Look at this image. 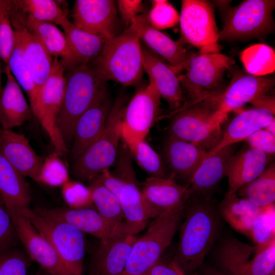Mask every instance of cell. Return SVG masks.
Listing matches in <instances>:
<instances>
[{"label":"cell","mask_w":275,"mask_h":275,"mask_svg":"<svg viewBox=\"0 0 275 275\" xmlns=\"http://www.w3.org/2000/svg\"><path fill=\"white\" fill-rule=\"evenodd\" d=\"M197 197L188 207L186 205L174 260L185 275H191L202 264L219 228L218 213L208 197Z\"/></svg>","instance_id":"6da1fadb"},{"label":"cell","mask_w":275,"mask_h":275,"mask_svg":"<svg viewBox=\"0 0 275 275\" xmlns=\"http://www.w3.org/2000/svg\"><path fill=\"white\" fill-rule=\"evenodd\" d=\"M220 94L186 103L171 112L169 136L199 145L207 152L212 149L220 140L221 125L227 118L221 109Z\"/></svg>","instance_id":"7a4b0ae2"},{"label":"cell","mask_w":275,"mask_h":275,"mask_svg":"<svg viewBox=\"0 0 275 275\" xmlns=\"http://www.w3.org/2000/svg\"><path fill=\"white\" fill-rule=\"evenodd\" d=\"M91 66L106 81L134 86L141 80L144 69L142 46L137 33L130 27L107 40Z\"/></svg>","instance_id":"3957f363"},{"label":"cell","mask_w":275,"mask_h":275,"mask_svg":"<svg viewBox=\"0 0 275 275\" xmlns=\"http://www.w3.org/2000/svg\"><path fill=\"white\" fill-rule=\"evenodd\" d=\"M65 92L57 126L67 146L72 141L78 118L107 91V81L89 65L65 71Z\"/></svg>","instance_id":"277c9868"},{"label":"cell","mask_w":275,"mask_h":275,"mask_svg":"<svg viewBox=\"0 0 275 275\" xmlns=\"http://www.w3.org/2000/svg\"><path fill=\"white\" fill-rule=\"evenodd\" d=\"M187 202L154 218L146 232L133 244L122 275L145 273L160 260L180 225Z\"/></svg>","instance_id":"5b68a950"},{"label":"cell","mask_w":275,"mask_h":275,"mask_svg":"<svg viewBox=\"0 0 275 275\" xmlns=\"http://www.w3.org/2000/svg\"><path fill=\"white\" fill-rule=\"evenodd\" d=\"M125 100L117 99L100 136L74 161L72 171L78 180L90 181L115 164L121 141Z\"/></svg>","instance_id":"8992f818"},{"label":"cell","mask_w":275,"mask_h":275,"mask_svg":"<svg viewBox=\"0 0 275 275\" xmlns=\"http://www.w3.org/2000/svg\"><path fill=\"white\" fill-rule=\"evenodd\" d=\"M215 257L225 275H269L275 271V237L259 245L228 237L218 246Z\"/></svg>","instance_id":"52a82bcc"},{"label":"cell","mask_w":275,"mask_h":275,"mask_svg":"<svg viewBox=\"0 0 275 275\" xmlns=\"http://www.w3.org/2000/svg\"><path fill=\"white\" fill-rule=\"evenodd\" d=\"M19 212L49 241L70 275H83L84 233L67 223L40 214L30 208Z\"/></svg>","instance_id":"ba28073f"},{"label":"cell","mask_w":275,"mask_h":275,"mask_svg":"<svg viewBox=\"0 0 275 275\" xmlns=\"http://www.w3.org/2000/svg\"><path fill=\"white\" fill-rule=\"evenodd\" d=\"M232 64L233 59L220 53H191L183 64L184 74L178 75L188 96L185 103L222 93L224 72Z\"/></svg>","instance_id":"9c48e42d"},{"label":"cell","mask_w":275,"mask_h":275,"mask_svg":"<svg viewBox=\"0 0 275 275\" xmlns=\"http://www.w3.org/2000/svg\"><path fill=\"white\" fill-rule=\"evenodd\" d=\"M180 37L178 41L199 49V53H219V32L212 4L204 0L182 1Z\"/></svg>","instance_id":"30bf717a"},{"label":"cell","mask_w":275,"mask_h":275,"mask_svg":"<svg viewBox=\"0 0 275 275\" xmlns=\"http://www.w3.org/2000/svg\"><path fill=\"white\" fill-rule=\"evenodd\" d=\"M272 0H246L231 8L219 39L232 40L264 35L273 28Z\"/></svg>","instance_id":"8fae6325"},{"label":"cell","mask_w":275,"mask_h":275,"mask_svg":"<svg viewBox=\"0 0 275 275\" xmlns=\"http://www.w3.org/2000/svg\"><path fill=\"white\" fill-rule=\"evenodd\" d=\"M161 97L152 81L141 87L125 105L122 125V140L129 146L144 140L158 119Z\"/></svg>","instance_id":"7c38bea8"},{"label":"cell","mask_w":275,"mask_h":275,"mask_svg":"<svg viewBox=\"0 0 275 275\" xmlns=\"http://www.w3.org/2000/svg\"><path fill=\"white\" fill-rule=\"evenodd\" d=\"M66 88L65 71L60 60L54 58L49 76L40 91V108L37 117L48 135L55 152L61 156L68 148L57 126Z\"/></svg>","instance_id":"4fadbf2b"},{"label":"cell","mask_w":275,"mask_h":275,"mask_svg":"<svg viewBox=\"0 0 275 275\" xmlns=\"http://www.w3.org/2000/svg\"><path fill=\"white\" fill-rule=\"evenodd\" d=\"M72 23L91 34L110 39L120 33V22L113 0H76Z\"/></svg>","instance_id":"5bb4252c"},{"label":"cell","mask_w":275,"mask_h":275,"mask_svg":"<svg viewBox=\"0 0 275 275\" xmlns=\"http://www.w3.org/2000/svg\"><path fill=\"white\" fill-rule=\"evenodd\" d=\"M34 210L40 214L70 225L84 233L91 234L100 242H106L121 234H129L125 223L122 225L112 224L92 207L37 208Z\"/></svg>","instance_id":"9a60e30c"},{"label":"cell","mask_w":275,"mask_h":275,"mask_svg":"<svg viewBox=\"0 0 275 275\" xmlns=\"http://www.w3.org/2000/svg\"><path fill=\"white\" fill-rule=\"evenodd\" d=\"M15 232L29 257L52 275H70L49 241L20 212L11 216Z\"/></svg>","instance_id":"2e32d148"},{"label":"cell","mask_w":275,"mask_h":275,"mask_svg":"<svg viewBox=\"0 0 275 275\" xmlns=\"http://www.w3.org/2000/svg\"><path fill=\"white\" fill-rule=\"evenodd\" d=\"M144 71L156 86L161 98L168 104L171 112L185 103L181 84L174 68L151 50L142 46Z\"/></svg>","instance_id":"e0dca14e"},{"label":"cell","mask_w":275,"mask_h":275,"mask_svg":"<svg viewBox=\"0 0 275 275\" xmlns=\"http://www.w3.org/2000/svg\"><path fill=\"white\" fill-rule=\"evenodd\" d=\"M113 105L106 91L78 118L74 129L70 151L74 161L100 136Z\"/></svg>","instance_id":"ac0fdd59"},{"label":"cell","mask_w":275,"mask_h":275,"mask_svg":"<svg viewBox=\"0 0 275 275\" xmlns=\"http://www.w3.org/2000/svg\"><path fill=\"white\" fill-rule=\"evenodd\" d=\"M207 153L199 145L169 136L162 146L161 156L165 170L167 169L170 172L168 177L188 183Z\"/></svg>","instance_id":"d6986e66"},{"label":"cell","mask_w":275,"mask_h":275,"mask_svg":"<svg viewBox=\"0 0 275 275\" xmlns=\"http://www.w3.org/2000/svg\"><path fill=\"white\" fill-rule=\"evenodd\" d=\"M274 85L272 77L256 76L238 71L233 74L228 87L219 95L221 109L228 117L247 103L266 93Z\"/></svg>","instance_id":"ffe728a7"},{"label":"cell","mask_w":275,"mask_h":275,"mask_svg":"<svg viewBox=\"0 0 275 275\" xmlns=\"http://www.w3.org/2000/svg\"><path fill=\"white\" fill-rule=\"evenodd\" d=\"M0 153L23 176L40 183L43 161L23 134L0 127Z\"/></svg>","instance_id":"44dd1931"},{"label":"cell","mask_w":275,"mask_h":275,"mask_svg":"<svg viewBox=\"0 0 275 275\" xmlns=\"http://www.w3.org/2000/svg\"><path fill=\"white\" fill-rule=\"evenodd\" d=\"M17 40L22 48L23 56L40 93L49 76L54 58L48 53L40 41L25 27L23 16L10 17Z\"/></svg>","instance_id":"7402d4cb"},{"label":"cell","mask_w":275,"mask_h":275,"mask_svg":"<svg viewBox=\"0 0 275 275\" xmlns=\"http://www.w3.org/2000/svg\"><path fill=\"white\" fill-rule=\"evenodd\" d=\"M141 188L153 218L187 202L191 196L188 185H182L170 178L149 177L142 183Z\"/></svg>","instance_id":"603a6c76"},{"label":"cell","mask_w":275,"mask_h":275,"mask_svg":"<svg viewBox=\"0 0 275 275\" xmlns=\"http://www.w3.org/2000/svg\"><path fill=\"white\" fill-rule=\"evenodd\" d=\"M130 26L150 50L173 67L178 74L182 71L183 64L191 53L183 45L151 26L144 15L136 16Z\"/></svg>","instance_id":"cb8c5ba5"},{"label":"cell","mask_w":275,"mask_h":275,"mask_svg":"<svg viewBox=\"0 0 275 275\" xmlns=\"http://www.w3.org/2000/svg\"><path fill=\"white\" fill-rule=\"evenodd\" d=\"M68 47V53L61 62L65 71L93 63L101 52L106 39L88 33L75 26L67 17L61 23Z\"/></svg>","instance_id":"d4e9b609"},{"label":"cell","mask_w":275,"mask_h":275,"mask_svg":"<svg viewBox=\"0 0 275 275\" xmlns=\"http://www.w3.org/2000/svg\"><path fill=\"white\" fill-rule=\"evenodd\" d=\"M135 235L123 234L100 242L94 253L86 275H122Z\"/></svg>","instance_id":"484cf974"},{"label":"cell","mask_w":275,"mask_h":275,"mask_svg":"<svg viewBox=\"0 0 275 275\" xmlns=\"http://www.w3.org/2000/svg\"><path fill=\"white\" fill-rule=\"evenodd\" d=\"M274 118V114L266 109L254 107L240 112L230 122L217 144L206 153L205 157L245 140L255 132L264 128Z\"/></svg>","instance_id":"4316f807"},{"label":"cell","mask_w":275,"mask_h":275,"mask_svg":"<svg viewBox=\"0 0 275 275\" xmlns=\"http://www.w3.org/2000/svg\"><path fill=\"white\" fill-rule=\"evenodd\" d=\"M268 156L250 147L244 148L230 158L226 170L228 189L227 193H236L244 185L249 183L266 169Z\"/></svg>","instance_id":"83f0119b"},{"label":"cell","mask_w":275,"mask_h":275,"mask_svg":"<svg viewBox=\"0 0 275 275\" xmlns=\"http://www.w3.org/2000/svg\"><path fill=\"white\" fill-rule=\"evenodd\" d=\"M6 81L0 95V127L12 129L29 121L33 112L22 89L6 66Z\"/></svg>","instance_id":"f1b7e54d"},{"label":"cell","mask_w":275,"mask_h":275,"mask_svg":"<svg viewBox=\"0 0 275 275\" xmlns=\"http://www.w3.org/2000/svg\"><path fill=\"white\" fill-rule=\"evenodd\" d=\"M234 151V145H230L203 159L187 184L190 197H208V193L226 176L228 162Z\"/></svg>","instance_id":"f546056e"},{"label":"cell","mask_w":275,"mask_h":275,"mask_svg":"<svg viewBox=\"0 0 275 275\" xmlns=\"http://www.w3.org/2000/svg\"><path fill=\"white\" fill-rule=\"evenodd\" d=\"M24 177L0 153V199L11 216L30 208L31 194Z\"/></svg>","instance_id":"4dcf8cb0"},{"label":"cell","mask_w":275,"mask_h":275,"mask_svg":"<svg viewBox=\"0 0 275 275\" xmlns=\"http://www.w3.org/2000/svg\"><path fill=\"white\" fill-rule=\"evenodd\" d=\"M119 200L129 234L135 235L151 218L135 174L123 180Z\"/></svg>","instance_id":"1f68e13d"},{"label":"cell","mask_w":275,"mask_h":275,"mask_svg":"<svg viewBox=\"0 0 275 275\" xmlns=\"http://www.w3.org/2000/svg\"><path fill=\"white\" fill-rule=\"evenodd\" d=\"M260 208L235 193H227L219 204V212L236 231L249 237L252 223Z\"/></svg>","instance_id":"d6a6232c"},{"label":"cell","mask_w":275,"mask_h":275,"mask_svg":"<svg viewBox=\"0 0 275 275\" xmlns=\"http://www.w3.org/2000/svg\"><path fill=\"white\" fill-rule=\"evenodd\" d=\"M23 23L26 29L42 44L53 58L61 62L65 60L68 47L65 35L53 23L41 21L24 14Z\"/></svg>","instance_id":"836d02e7"},{"label":"cell","mask_w":275,"mask_h":275,"mask_svg":"<svg viewBox=\"0 0 275 275\" xmlns=\"http://www.w3.org/2000/svg\"><path fill=\"white\" fill-rule=\"evenodd\" d=\"M236 195L249 200L259 207L275 201V166L272 163L256 178L237 190Z\"/></svg>","instance_id":"e575fe53"},{"label":"cell","mask_w":275,"mask_h":275,"mask_svg":"<svg viewBox=\"0 0 275 275\" xmlns=\"http://www.w3.org/2000/svg\"><path fill=\"white\" fill-rule=\"evenodd\" d=\"M6 66H8L21 89L26 92L33 114L37 118L40 108V93L26 64L21 47L17 39L15 48Z\"/></svg>","instance_id":"d590c367"},{"label":"cell","mask_w":275,"mask_h":275,"mask_svg":"<svg viewBox=\"0 0 275 275\" xmlns=\"http://www.w3.org/2000/svg\"><path fill=\"white\" fill-rule=\"evenodd\" d=\"M89 182L93 204L97 211L112 224L124 225V217L118 198L105 188L96 177Z\"/></svg>","instance_id":"8d00e7d4"},{"label":"cell","mask_w":275,"mask_h":275,"mask_svg":"<svg viewBox=\"0 0 275 275\" xmlns=\"http://www.w3.org/2000/svg\"><path fill=\"white\" fill-rule=\"evenodd\" d=\"M240 59L246 72L251 74L263 76L274 71V51L265 44H256L246 48L241 52Z\"/></svg>","instance_id":"74e56055"},{"label":"cell","mask_w":275,"mask_h":275,"mask_svg":"<svg viewBox=\"0 0 275 275\" xmlns=\"http://www.w3.org/2000/svg\"><path fill=\"white\" fill-rule=\"evenodd\" d=\"M14 6L25 16L58 25L67 17L59 4L53 0L12 1Z\"/></svg>","instance_id":"f35d334b"},{"label":"cell","mask_w":275,"mask_h":275,"mask_svg":"<svg viewBox=\"0 0 275 275\" xmlns=\"http://www.w3.org/2000/svg\"><path fill=\"white\" fill-rule=\"evenodd\" d=\"M127 147L132 159L150 177L169 178L161 155L145 139Z\"/></svg>","instance_id":"ab89813d"},{"label":"cell","mask_w":275,"mask_h":275,"mask_svg":"<svg viewBox=\"0 0 275 275\" xmlns=\"http://www.w3.org/2000/svg\"><path fill=\"white\" fill-rule=\"evenodd\" d=\"M249 237L259 245L275 237L274 204L260 208L252 223Z\"/></svg>","instance_id":"60d3db41"},{"label":"cell","mask_w":275,"mask_h":275,"mask_svg":"<svg viewBox=\"0 0 275 275\" xmlns=\"http://www.w3.org/2000/svg\"><path fill=\"white\" fill-rule=\"evenodd\" d=\"M60 156L55 152L43 161L39 174L40 183L62 187L70 180L68 169Z\"/></svg>","instance_id":"b9f144b4"},{"label":"cell","mask_w":275,"mask_h":275,"mask_svg":"<svg viewBox=\"0 0 275 275\" xmlns=\"http://www.w3.org/2000/svg\"><path fill=\"white\" fill-rule=\"evenodd\" d=\"M152 7L146 17L148 23L157 30L172 28L179 22L180 14L166 0L151 1Z\"/></svg>","instance_id":"7bdbcfd3"},{"label":"cell","mask_w":275,"mask_h":275,"mask_svg":"<svg viewBox=\"0 0 275 275\" xmlns=\"http://www.w3.org/2000/svg\"><path fill=\"white\" fill-rule=\"evenodd\" d=\"M61 187L63 198L69 207L79 209L93 206L92 191L89 186L69 180Z\"/></svg>","instance_id":"ee69618b"},{"label":"cell","mask_w":275,"mask_h":275,"mask_svg":"<svg viewBox=\"0 0 275 275\" xmlns=\"http://www.w3.org/2000/svg\"><path fill=\"white\" fill-rule=\"evenodd\" d=\"M10 6L0 11V60L6 65L16 45V35L10 17Z\"/></svg>","instance_id":"f6af8a7d"},{"label":"cell","mask_w":275,"mask_h":275,"mask_svg":"<svg viewBox=\"0 0 275 275\" xmlns=\"http://www.w3.org/2000/svg\"><path fill=\"white\" fill-rule=\"evenodd\" d=\"M29 259L18 251L0 253V275H27Z\"/></svg>","instance_id":"bcb514c9"},{"label":"cell","mask_w":275,"mask_h":275,"mask_svg":"<svg viewBox=\"0 0 275 275\" xmlns=\"http://www.w3.org/2000/svg\"><path fill=\"white\" fill-rule=\"evenodd\" d=\"M245 141L249 147L257 149L266 155H273L275 152V136L262 128L255 132Z\"/></svg>","instance_id":"7dc6e473"},{"label":"cell","mask_w":275,"mask_h":275,"mask_svg":"<svg viewBox=\"0 0 275 275\" xmlns=\"http://www.w3.org/2000/svg\"><path fill=\"white\" fill-rule=\"evenodd\" d=\"M16 234L11 216L0 199V247L9 243Z\"/></svg>","instance_id":"c3c4849f"},{"label":"cell","mask_w":275,"mask_h":275,"mask_svg":"<svg viewBox=\"0 0 275 275\" xmlns=\"http://www.w3.org/2000/svg\"><path fill=\"white\" fill-rule=\"evenodd\" d=\"M117 4L122 20L125 25L126 29H127L130 26L132 19L142 11L143 8L142 1L119 0Z\"/></svg>","instance_id":"681fc988"},{"label":"cell","mask_w":275,"mask_h":275,"mask_svg":"<svg viewBox=\"0 0 275 275\" xmlns=\"http://www.w3.org/2000/svg\"><path fill=\"white\" fill-rule=\"evenodd\" d=\"M96 177L105 188L119 199L120 191L124 183L123 181L110 171L109 169L103 171Z\"/></svg>","instance_id":"f907efd6"},{"label":"cell","mask_w":275,"mask_h":275,"mask_svg":"<svg viewBox=\"0 0 275 275\" xmlns=\"http://www.w3.org/2000/svg\"><path fill=\"white\" fill-rule=\"evenodd\" d=\"M146 273L148 275H179L173 263H168L160 260Z\"/></svg>","instance_id":"816d5d0a"},{"label":"cell","mask_w":275,"mask_h":275,"mask_svg":"<svg viewBox=\"0 0 275 275\" xmlns=\"http://www.w3.org/2000/svg\"><path fill=\"white\" fill-rule=\"evenodd\" d=\"M274 102V97L265 94L255 98L250 103L254 107L266 109L275 114Z\"/></svg>","instance_id":"f5cc1de1"},{"label":"cell","mask_w":275,"mask_h":275,"mask_svg":"<svg viewBox=\"0 0 275 275\" xmlns=\"http://www.w3.org/2000/svg\"><path fill=\"white\" fill-rule=\"evenodd\" d=\"M264 128L275 136V118L273 119Z\"/></svg>","instance_id":"db71d44e"},{"label":"cell","mask_w":275,"mask_h":275,"mask_svg":"<svg viewBox=\"0 0 275 275\" xmlns=\"http://www.w3.org/2000/svg\"><path fill=\"white\" fill-rule=\"evenodd\" d=\"M205 275H225L219 270L213 268H207L205 271Z\"/></svg>","instance_id":"11a10c76"},{"label":"cell","mask_w":275,"mask_h":275,"mask_svg":"<svg viewBox=\"0 0 275 275\" xmlns=\"http://www.w3.org/2000/svg\"><path fill=\"white\" fill-rule=\"evenodd\" d=\"M11 4V1L0 0V11L9 8Z\"/></svg>","instance_id":"9f6ffc18"},{"label":"cell","mask_w":275,"mask_h":275,"mask_svg":"<svg viewBox=\"0 0 275 275\" xmlns=\"http://www.w3.org/2000/svg\"><path fill=\"white\" fill-rule=\"evenodd\" d=\"M172 262L173 263L174 266H175V268L176 269L178 273V274L179 275H185L181 270L179 268V267L177 266V265L175 263V262L173 261H172ZM191 275H200V274H197V273H193Z\"/></svg>","instance_id":"6f0895ef"},{"label":"cell","mask_w":275,"mask_h":275,"mask_svg":"<svg viewBox=\"0 0 275 275\" xmlns=\"http://www.w3.org/2000/svg\"><path fill=\"white\" fill-rule=\"evenodd\" d=\"M3 88L2 87V69H1V64H0V95L2 91Z\"/></svg>","instance_id":"680465c9"},{"label":"cell","mask_w":275,"mask_h":275,"mask_svg":"<svg viewBox=\"0 0 275 275\" xmlns=\"http://www.w3.org/2000/svg\"><path fill=\"white\" fill-rule=\"evenodd\" d=\"M40 275H52V274H49V273L46 272V271L43 270L41 269Z\"/></svg>","instance_id":"91938a15"},{"label":"cell","mask_w":275,"mask_h":275,"mask_svg":"<svg viewBox=\"0 0 275 275\" xmlns=\"http://www.w3.org/2000/svg\"><path fill=\"white\" fill-rule=\"evenodd\" d=\"M41 271V268L39 270V271L35 274V275H40Z\"/></svg>","instance_id":"94428289"},{"label":"cell","mask_w":275,"mask_h":275,"mask_svg":"<svg viewBox=\"0 0 275 275\" xmlns=\"http://www.w3.org/2000/svg\"><path fill=\"white\" fill-rule=\"evenodd\" d=\"M139 275H148V274L146 272H145V273H142V274H139Z\"/></svg>","instance_id":"6125c7cd"},{"label":"cell","mask_w":275,"mask_h":275,"mask_svg":"<svg viewBox=\"0 0 275 275\" xmlns=\"http://www.w3.org/2000/svg\"><path fill=\"white\" fill-rule=\"evenodd\" d=\"M269 275H275V273H272V274H269Z\"/></svg>","instance_id":"be15d7a7"}]
</instances>
